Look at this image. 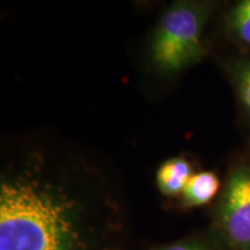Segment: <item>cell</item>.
Segmentation results:
<instances>
[{"instance_id": "6da1fadb", "label": "cell", "mask_w": 250, "mask_h": 250, "mask_svg": "<svg viewBox=\"0 0 250 250\" xmlns=\"http://www.w3.org/2000/svg\"><path fill=\"white\" fill-rule=\"evenodd\" d=\"M0 250H125L123 211L98 173L35 148L1 171Z\"/></svg>"}, {"instance_id": "7a4b0ae2", "label": "cell", "mask_w": 250, "mask_h": 250, "mask_svg": "<svg viewBox=\"0 0 250 250\" xmlns=\"http://www.w3.org/2000/svg\"><path fill=\"white\" fill-rule=\"evenodd\" d=\"M208 9L195 2H175L166 9L152 41V61L164 73H175L204 54L202 35Z\"/></svg>"}, {"instance_id": "3957f363", "label": "cell", "mask_w": 250, "mask_h": 250, "mask_svg": "<svg viewBox=\"0 0 250 250\" xmlns=\"http://www.w3.org/2000/svg\"><path fill=\"white\" fill-rule=\"evenodd\" d=\"M215 221L228 250H250V162L230 171L218 202Z\"/></svg>"}, {"instance_id": "277c9868", "label": "cell", "mask_w": 250, "mask_h": 250, "mask_svg": "<svg viewBox=\"0 0 250 250\" xmlns=\"http://www.w3.org/2000/svg\"><path fill=\"white\" fill-rule=\"evenodd\" d=\"M193 175L192 166L184 158L165 161L156 171V184L162 195L173 197L182 195L184 188Z\"/></svg>"}, {"instance_id": "5b68a950", "label": "cell", "mask_w": 250, "mask_h": 250, "mask_svg": "<svg viewBox=\"0 0 250 250\" xmlns=\"http://www.w3.org/2000/svg\"><path fill=\"white\" fill-rule=\"evenodd\" d=\"M220 189V180L213 171H199L190 177L182 192L186 206L196 208L208 204L217 196Z\"/></svg>"}, {"instance_id": "8992f818", "label": "cell", "mask_w": 250, "mask_h": 250, "mask_svg": "<svg viewBox=\"0 0 250 250\" xmlns=\"http://www.w3.org/2000/svg\"><path fill=\"white\" fill-rule=\"evenodd\" d=\"M228 26L237 39L250 46V0H243L234 6L228 15Z\"/></svg>"}, {"instance_id": "52a82bcc", "label": "cell", "mask_w": 250, "mask_h": 250, "mask_svg": "<svg viewBox=\"0 0 250 250\" xmlns=\"http://www.w3.org/2000/svg\"><path fill=\"white\" fill-rule=\"evenodd\" d=\"M152 250H221L218 246L203 237H188L168 245L159 246Z\"/></svg>"}, {"instance_id": "ba28073f", "label": "cell", "mask_w": 250, "mask_h": 250, "mask_svg": "<svg viewBox=\"0 0 250 250\" xmlns=\"http://www.w3.org/2000/svg\"><path fill=\"white\" fill-rule=\"evenodd\" d=\"M236 85L240 99L250 114V62H245L237 71Z\"/></svg>"}]
</instances>
